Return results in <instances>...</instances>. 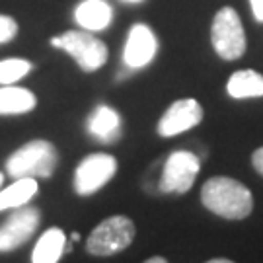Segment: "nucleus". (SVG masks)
Returning a JSON list of instances; mask_svg holds the SVG:
<instances>
[{
  "instance_id": "f8f14e48",
  "label": "nucleus",
  "mask_w": 263,
  "mask_h": 263,
  "mask_svg": "<svg viewBox=\"0 0 263 263\" xmlns=\"http://www.w3.org/2000/svg\"><path fill=\"white\" fill-rule=\"evenodd\" d=\"M86 129L94 139L109 144L121 137V117L109 105H98L88 117Z\"/></svg>"
},
{
  "instance_id": "9b49d317",
  "label": "nucleus",
  "mask_w": 263,
  "mask_h": 263,
  "mask_svg": "<svg viewBox=\"0 0 263 263\" xmlns=\"http://www.w3.org/2000/svg\"><path fill=\"white\" fill-rule=\"evenodd\" d=\"M74 22L86 31H104L113 22V8L107 0H82L74 8Z\"/></svg>"
},
{
  "instance_id": "a211bd4d",
  "label": "nucleus",
  "mask_w": 263,
  "mask_h": 263,
  "mask_svg": "<svg viewBox=\"0 0 263 263\" xmlns=\"http://www.w3.org/2000/svg\"><path fill=\"white\" fill-rule=\"evenodd\" d=\"M16 35H18V22L12 16L0 14V45L12 41Z\"/></svg>"
},
{
  "instance_id": "f03ea898",
  "label": "nucleus",
  "mask_w": 263,
  "mask_h": 263,
  "mask_svg": "<svg viewBox=\"0 0 263 263\" xmlns=\"http://www.w3.org/2000/svg\"><path fill=\"white\" fill-rule=\"evenodd\" d=\"M59 164V152L55 144L43 139H35L22 144L6 160V174L12 179L35 178L49 179Z\"/></svg>"
},
{
  "instance_id": "4be33fe9",
  "label": "nucleus",
  "mask_w": 263,
  "mask_h": 263,
  "mask_svg": "<svg viewBox=\"0 0 263 263\" xmlns=\"http://www.w3.org/2000/svg\"><path fill=\"white\" fill-rule=\"evenodd\" d=\"M209 263H230V259H226V257H216V259H211Z\"/></svg>"
},
{
  "instance_id": "412c9836",
  "label": "nucleus",
  "mask_w": 263,
  "mask_h": 263,
  "mask_svg": "<svg viewBox=\"0 0 263 263\" xmlns=\"http://www.w3.org/2000/svg\"><path fill=\"white\" fill-rule=\"evenodd\" d=\"M146 263H166V257H162V255H158V257H148Z\"/></svg>"
},
{
  "instance_id": "2eb2a0df",
  "label": "nucleus",
  "mask_w": 263,
  "mask_h": 263,
  "mask_svg": "<svg viewBox=\"0 0 263 263\" xmlns=\"http://www.w3.org/2000/svg\"><path fill=\"white\" fill-rule=\"evenodd\" d=\"M39 185L35 178H18L8 187L0 189V213L8 209H18L29 205V201L37 195Z\"/></svg>"
},
{
  "instance_id": "39448f33",
  "label": "nucleus",
  "mask_w": 263,
  "mask_h": 263,
  "mask_svg": "<svg viewBox=\"0 0 263 263\" xmlns=\"http://www.w3.org/2000/svg\"><path fill=\"white\" fill-rule=\"evenodd\" d=\"M211 45L224 61L242 59L246 53V31L242 20L232 6H222L211 24Z\"/></svg>"
},
{
  "instance_id": "5701e85b",
  "label": "nucleus",
  "mask_w": 263,
  "mask_h": 263,
  "mask_svg": "<svg viewBox=\"0 0 263 263\" xmlns=\"http://www.w3.org/2000/svg\"><path fill=\"white\" fill-rule=\"evenodd\" d=\"M78 240H80L78 232H72V234H70V242H78Z\"/></svg>"
},
{
  "instance_id": "20e7f679",
  "label": "nucleus",
  "mask_w": 263,
  "mask_h": 263,
  "mask_svg": "<svg viewBox=\"0 0 263 263\" xmlns=\"http://www.w3.org/2000/svg\"><path fill=\"white\" fill-rule=\"evenodd\" d=\"M137 228L129 216L115 215L104 218L86 238V252L98 257H109L133 244Z\"/></svg>"
},
{
  "instance_id": "f257e3e1",
  "label": "nucleus",
  "mask_w": 263,
  "mask_h": 263,
  "mask_svg": "<svg viewBox=\"0 0 263 263\" xmlns=\"http://www.w3.org/2000/svg\"><path fill=\"white\" fill-rule=\"evenodd\" d=\"M201 203L213 215L226 220H242L254 211V195L242 181L228 176H213L201 187Z\"/></svg>"
},
{
  "instance_id": "393cba45",
  "label": "nucleus",
  "mask_w": 263,
  "mask_h": 263,
  "mask_svg": "<svg viewBox=\"0 0 263 263\" xmlns=\"http://www.w3.org/2000/svg\"><path fill=\"white\" fill-rule=\"evenodd\" d=\"M2 183H4V174L0 172V187H2Z\"/></svg>"
},
{
  "instance_id": "1a4fd4ad",
  "label": "nucleus",
  "mask_w": 263,
  "mask_h": 263,
  "mask_svg": "<svg viewBox=\"0 0 263 263\" xmlns=\"http://www.w3.org/2000/svg\"><path fill=\"white\" fill-rule=\"evenodd\" d=\"M203 115H205L203 105L199 104L195 98H181L164 111L156 125V131L164 139L176 137V135H181V133L191 131L193 127H197L199 123L203 121Z\"/></svg>"
},
{
  "instance_id": "f3484780",
  "label": "nucleus",
  "mask_w": 263,
  "mask_h": 263,
  "mask_svg": "<svg viewBox=\"0 0 263 263\" xmlns=\"http://www.w3.org/2000/svg\"><path fill=\"white\" fill-rule=\"evenodd\" d=\"M33 65L26 59H4L0 61V86L16 84L31 72Z\"/></svg>"
},
{
  "instance_id": "0eeeda50",
  "label": "nucleus",
  "mask_w": 263,
  "mask_h": 263,
  "mask_svg": "<svg viewBox=\"0 0 263 263\" xmlns=\"http://www.w3.org/2000/svg\"><path fill=\"white\" fill-rule=\"evenodd\" d=\"M201 170V160L191 151L172 152L164 164L158 189L162 193H178L183 195L193 187Z\"/></svg>"
},
{
  "instance_id": "6ab92c4d",
  "label": "nucleus",
  "mask_w": 263,
  "mask_h": 263,
  "mask_svg": "<svg viewBox=\"0 0 263 263\" xmlns=\"http://www.w3.org/2000/svg\"><path fill=\"white\" fill-rule=\"evenodd\" d=\"M252 164H254L255 172L263 178V146H259V148L252 154Z\"/></svg>"
},
{
  "instance_id": "7ed1b4c3",
  "label": "nucleus",
  "mask_w": 263,
  "mask_h": 263,
  "mask_svg": "<svg viewBox=\"0 0 263 263\" xmlns=\"http://www.w3.org/2000/svg\"><path fill=\"white\" fill-rule=\"evenodd\" d=\"M51 47L65 51L76 61L84 72H96L107 63L109 51L102 39L86 29H70L51 39Z\"/></svg>"
},
{
  "instance_id": "9d476101",
  "label": "nucleus",
  "mask_w": 263,
  "mask_h": 263,
  "mask_svg": "<svg viewBox=\"0 0 263 263\" xmlns=\"http://www.w3.org/2000/svg\"><path fill=\"white\" fill-rule=\"evenodd\" d=\"M156 53H158V39L154 35V31L142 22L133 24L125 39V47H123L125 66L131 70L144 68L154 61Z\"/></svg>"
},
{
  "instance_id": "ddd939ff",
  "label": "nucleus",
  "mask_w": 263,
  "mask_h": 263,
  "mask_svg": "<svg viewBox=\"0 0 263 263\" xmlns=\"http://www.w3.org/2000/svg\"><path fill=\"white\" fill-rule=\"evenodd\" d=\"M66 252V234L61 228H47L39 236L35 248L31 252L33 263H57Z\"/></svg>"
},
{
  "instance_id": "423d86ee",
  "label": "nucleus",
  "mask_w": 263,
  "mask_h": 263,
  "mask_svg": "<svg viewBox=\"0 0 263 263\" xmlns=\"http://www.w3.org/2000/svg\"><path fill=\"white\" fill-rule=\"evenodd\" d=\"M117 174V158L105 152H94L90 156L80 160V164L74 170V185L76 195L88 197L94 195L104 187L107 181Z\"/></svg>"
},
{
  "instance_id": "b1692460",
  "label": "nucleus",
  "mask_w": 263,
  "mask_h": 263,
  "mask_svg": "<svg viewBox=\"0 0 263 263\" xmlns=\"http://www.w3.org/2000/svg\"><path fill=\"white\" fill-rule=\"evenodd\" d=\"M123 2H127V4H139L142 0H123Z\"/></svg>"
},
{
  "instance_id": "6e6552de",
  "label": "nucleus",
  "mask_w": 263,
  "mask_h": 263,
  "mask_svg": "<svg viewBox=\"0 0 263 263\" xmlns=\"http://www.w3.org/2000/svg\"><path fill=\"white\" fill-rule=\"evenodd\" d=\"M39 220L41 215L37 207L24 205L14 209V213L0 224V252L8 254L26 244L39 228Z\"/></svg>"
},
{
  "instance_id": "dca6fc26",
  "label": "nucleus",
  "mask_w": 263,
  "mask_h": 263,
  "mask_svg": "<svg viewBox=\"0 0 263 263\" xmlns=\"http://www.w3.org/2000/svg\"><path fill=\"white\" fill-rule=\"evenodd\" d=\"M226 92L234 100H248V98H261L263 96V74L252 68L238 70L228 78Z\"/></svg>"
},
{
  "instance_id": "4468645a",
  "label": "nucleus",
  "mask_w": 263,
  "mask_h": 263,
  "mask_svg": "<svg viewBox=\"0 0 263 263\" xmlns=\"http://www.w3.org/2000/svg\"><path fill=\"white\" fill-rule=\"evenodd\" d=\"M35 94L22 86H0V115H24L35 109Z\"/></svg>"
},
{
  "instance_id": "aec40b11",
  "label": "nucleus",
  "mask_w": 263,
  "mask_h": 263,
  "mask_svg": "<svg viewBox=\"0 0 263 263\" xmlns=\"http://www.w3.org/2000/svg\"><path fill=\"white\" fill-rule=\"evenodd\" d=\"M250 6H252V14L254 18L263 24V0H250Z\"/></svg>"
}]
</instances>
